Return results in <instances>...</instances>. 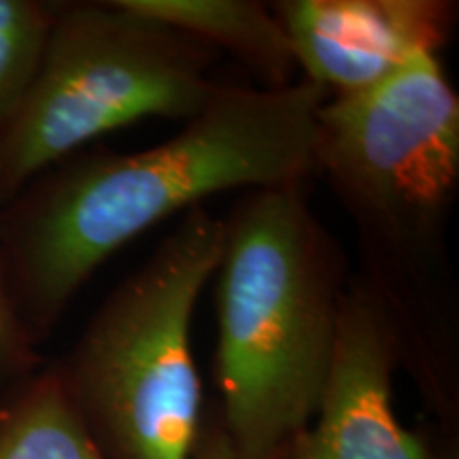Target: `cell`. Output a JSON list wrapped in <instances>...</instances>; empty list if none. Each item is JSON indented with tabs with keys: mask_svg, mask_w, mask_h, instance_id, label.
<instances>
[{
	"mask_svg": "<svg viewBox=\"0 0 459 459\" xmlns=\"http://www.w3.org/2000/svg\"><path fill=\"white\" fill-rule=\"evenodd\" d=\"M307 79L226 85L181 132L143 152L85 147L0 206V273L30 341L54 334L79 290L130 240L223 192L317 179V113Z\"/></svg>",
	"mask_w": 459,
	"mask_h": 459,
	"instance_id": "1",
	"label": "cell"
},
{
	"mask_svg": "<svg viewBox=\"0 0 459 459\" xmlns=\"http://www.w3.org/2000/svg\"><path fill=\"white\" fill-rule=\"evenodd\" d=\"M317 179L358 237L359 277L398 366L451 423L457 406L459 296L449 223L459 189V99L438 56L415 57L317 113Z\"/></svg>",
	"mask_w": 459,
	"mask_h": 459,
	"instance_id": "2",
	"label": "cell"
},
{
	"mask_svg": "<svg viewBox=\"0 0 459 459\" xmlns=\"http://www.w3.org/2000/svg\"><path fill=\"white\" fill-rule=\"evenodd\" d=\"M221 220L217 415L240 459H279L325 394L347 262L307 186L240 192Z\"/></svg>",
	"mask_w": 459,
	"mask_h": 459,
	"instance_id": "3",
	"label": "cell"
},
{
	"mask_svg": "<svg viewBox=\"0 0 459 459\" xmlns=\"http://www.w3.org/2000/svg\"><path fill=\"white\" fill-rule=\"evenodd\" d=\"M221 249V217L186 211L54 364L107 459H192L203 426L192 321Z\"/></svg>",
	"mask_w": 459,
	"mask_h": 459,
	"instance_id": "4",
	"label": "cell"
},
{
	"mask_svg": "<svg viewBox=\"0 0 459 459\" xmlns=\"http://www.w3.org/2000/svg\"><path fill=\"white\" fill-rule=\"evenodd\" d=\"M220 51L126 7L62 3L37 77L0 128V206L99 136L147 117H196L226 88Z\"/></svg>",
	"mask_w": 459,
	"mask_h": 459,
	"instance_id": "5",
	"label": "cell"
},
{
	"mask_svg": "<svg viewBox=\"0 0 459 459\" xmlns=\"http://www.w3.org/2000/svg\"><path fill=\"white\" fill-rule=\"evenodd\" d=\"M271 7L302 79L328 99L375 88L423 54L438 56L457 24L451 0H281Z\"/></svg>",
	"mask_w": 459,
	"mask_h": 459,
	"instance_id": "6",
	"label": "cell"
},
{
	"mask_svg": "<svg viewBox=\"0 0 459 459\" xmlns=\"http://www.w3.org/2000/svg\"><path fill=\"white\" fill-rule=\"evenodd\" d=\"M395 368L385 321L366 287L349 281L325 394L283 459H434L426 443L395 417Z\"/></svg>",
	"mask_w": 459,
	"mask_h": 459,
	"instance_id": "7",
	"label": "cell"
},
{
	"mask_svg": "<svg viewBox=\"0 0 459 459\" xmlns=\"http://www.w3.org/2000/svg\"><path fill=\"white\" fill-rule=\"evenodd\" d=\"M152 17L198 39L215 51H228L264 83L281 90L296 83L298 62L290 39L271 4L257 0H122Z\"/></svg>",
	"mask_w": 459,
	"mask_h": 459,
	"instance_id": "8",
	"label": "cell"
},
{
	"mask_svg": "<svg viewBox=\"0 0 459 459\" xmlns=\"http://www.w3.org/2000/svg\"><path fill=\"white\" fill-rule=\"evenodd\" d=\"M0 459H107L54 364L26 377L0 404Z\"/></svg>",
	"mask_w": 459,
	"mask_h": 459,
	"instance_id": "9",
	"label": "cell"
},
{
	"mask_svg": "<svg viewBox=\"0 0 459 459\" xmlns=\"http://www.w3.org/2000/svg\"><path fill=\"white\" fill-rule=\"evenodd\" d=\"M60 4L0 0V128L13 117L37 77Z\"/></svg>",
	"mask_w": 459,
	"mask_h": 459,
	"instance_id": "10",
	"label": "cell"
},
{
	"mask_svg": "<svg viewBox=\"0 0 459 459\" xmlns=\"http://www.w3.org/2000/svg\"><path fill=\"white\" fill-rule=\"evenodd\" d=\"M41 364L37 344L26 334L11 304L7 285L0 273V383L24 381Z\"/></svg>",
	"mask_w": 459,
	"mask_h": 459,
	"instance_id": "11",
	"label": "cell"
},
{
	"mask_svg": "<svg viewBox=\"0 0 459 459\" xmlns=\"http://www.w3.org/2000/svg\"><path fill=\"white\" fill-rule=\"evenodd\" d=\"M192 459H240L237 455V451H234V446L230 445L226 432H223L220 415H217L213 421L206 419L203 426H200Z\"/></svg>",
	"mask_w": 459,
	"mask_h": 459,
	"instance_id": "12",
	"label": "cell"
}]
</instances>
